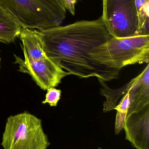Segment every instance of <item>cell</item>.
<instances>
[{"instance_id": "6da1fadb", "label": "cell", "mask_w": 149, "mask_h": 149, "mask_svg": "<svg viewBox=\"0 0 149 149\" xmlns=\"http://www.w3.org/2000/svg\"><path fill=\"white\" fill-rule=\"evenodd\" d=\"M39 34L46 56L71 74L95 77L104 81L119 78L120 70L99 63L88 56L92 49L113 38L101 17L39 31Z\"/></svg>"}, {"instance_id": "7a4b0ae2", "label": "cell", "mask_w": 149, "mask_h": 149, "mask_svg": "<svg viewBox=\"0 0 149 149\" xmlns=\"http://www.w3.org/2000/svg\"><path fill=\"white\" fill-rule=\"evenodd\" d=\"M0 7L22 28L39 31L60 26L66 15L64 0H0Z\"/></svg>"}, {"instance_id": "3957f363", "label": "cell", "mask_w": 149, "mask_h": 149, "mask_svg": "<svg viewBox=\"0 0 149 149\" xmlns=\"http://www.w3.org/2000/svg\"><path fill=\"white\" fill-rule=\"evenodd\" d=\"M88 56L99 63L120 70L127 65L148 64L149 36L113 37L92 49Z\"/></svg>"}, {"instance_id": "277c9868", "label": "cell", "mask_w": 149, "mask_h": 149, "mask_svg": "<svg viewBox=\"0 0 149 149\" xmlns=\"http://www.w3.org/2000/svg\"><path fill=\"white\" fill-rule=\"evenodd\" d=\"M1 145L3 149H47L50 142L42 120L24 112L8 118Z\"/></svg>"}, {"instance_id": "5b68a950", "label": "cell", "mask_w": 149, "mask_h": 149, "mask_svg": "<svg viewBox=\"0 0 149 149\" xmlns=\"http://www.w3.org/2000/svg\"><path fill=\"white\" fill-rule=\"evenodd\" d=\"M101 17L113 37L137 36L138 19L135 0H103Z\"/></svg>"}, {"instance_id": "8992f818", "label": "cell", "mask_w": 149, "mask_h": 149, "mask_svg": "<svg viewBox=\"0 0 149 149\" xmlns=\"http://www.w3.org/2000/svg\"><path fill=\"white\" fill-rule=\"evenodd\" d=\"M14 56L15 63L18 65V71L30 75L36 84L44 90L57 86L63 78L71 74L47 57L29 61L15 55Z\"/></svg>"}, {"instance_id": "52a82bcc", "label": "cell", "mask_w": 149, "mask_h": 149, "mask_svg": "<svg viewBox=\"0 0 149 149\" xmlns=\"http://www.w3.org/2000/svg\"><path fill=\"white\" fill-rule=\"evenodd\" d=\"M126 140L136 149H149V106L127 116Z\"/></svg>"}, {"instance_id": "ba28073f", "label": "cell", "mask_w": 149, "mask_h": 149, "mask_svg": "<svg viewBox=\"0 0 149 149\" xmlns=\"http://www.w3.org/2000/svg\"><path fill=\"white\" fill-rule=\"evenodd\" d=\"M130 104L127 116L149 106V64L136 76V80L129 91Z\"/></svg>"}, {"instance_id": "9c48e42d", "label": "cell", "mask_w": 149, "mask_h": 149, "mask_svg": "<svg viewBox=\"0 0 149 149\" xmlns=\"http://www.w3.org/2000/svg\"><path fill=\"white\" fill-rule=\"evenodd\" d=\"M22 44L24 60L36 61L46 57L39 31L22 28L19 36Z\"/></svg>"}, {"instance_id": "30bf717a", "label": "cell", "mask_w": 149, "mask_h": 149, "mask_svg": "<svg viewBox=\"0 0 149 149\" xmlns=\"http://www.w3.org/2000/svg\"><path fill=\"white\" fill-rule=\"evenodd\" d=\"M22 28L11 14L0 7V42H14L20 35Z\"/></svg>"}, {"instance_id": "8fae6325", "label": "cell", "mask_w": 149, "mask_h": 149, "mask_svg": "<svg viewBox=\"0 0 149 149\" xmlns=\"http://www.w3.org/2000/svg\"><path fill=\"white\" fill-rule=\"evenodd\" d=\"M136 80V77L126 85L114 89L109 87L105 83V81L101 80H99V82L101 85L100 88L101 94L104 96L106 99L103 103V112L105 113L114 109L118 104L119 99L131 89L135 83Z\"/></svg>"}, {"instance_id": "7c38bea8", "label": "cell", "mask_w": 149, "mask_h": 149, "mask_svg": "<svg viewBox=\"0 0 149 149\" xmlns=\"http://www.w3.org/2000/svg\"><path fill=\"white\" fill-rule=\"evenodd\" d=\"M138 19L137 36H149V0H135Z\"/></svg>"}, {"instance_id": "4fadbf2b", "label": "cell", "mask_w": 149, "mask_h": 149, "mask_svg": "<svg viewBox=\"0 0 149 149\" xmlns=\"http://www.w3.org/2000/svg\"><path fill=\"white\" fill-rule=\"evenodd\" d=\"M129 91L123 95L121 100L114 109L117 112L115 126V132L116 134H118L124 129L125 120L130 104Z\"/></svg>"}, {"instance_id": "5bb4252c", "label": "cell", "mask_w": 149, "mask_h": 149, "mask_svg": "<svg viewBox=\"0 0 149 149\" xmlns=\"http://www.w3.org/2000/svg\"><path fill=\"white\" fill-rule=\"evenodd\" d=\"M61 93L62 92L60 89H57L55 88H49L47 90L45 99L42 102V103H48L50 107H56L60 100Z\"/></svg>"}, {"instance_id": "9a60e30c", "label": "cell", "mask_w": 149, "mask_h": 149, "mask_svg": "<svg viewBox=\"0 0 149 149\" xmlns=\"http://www.w3.org/2000/svg\"><path fill=\"white\" fill-rule=\"evenodd\" d=\"M78 0H64L66 10L73 15H74L75 12V4Z\"/></svg>"}, {"instance_id": "2e32d148", "label": "cell", "mask_w": 149, "mask_h": 149, "mask_svg": "<svg viewBox=\"0 0 149 149\" xmlns=\"http://www.w3.org/2000/svg\"><path fill=\"white\" fill-rule=\"evenodd\" d=\"M1 58H0V64H1ZM0 66H1V65H0Z\"/></svg>"}]
</instances>
